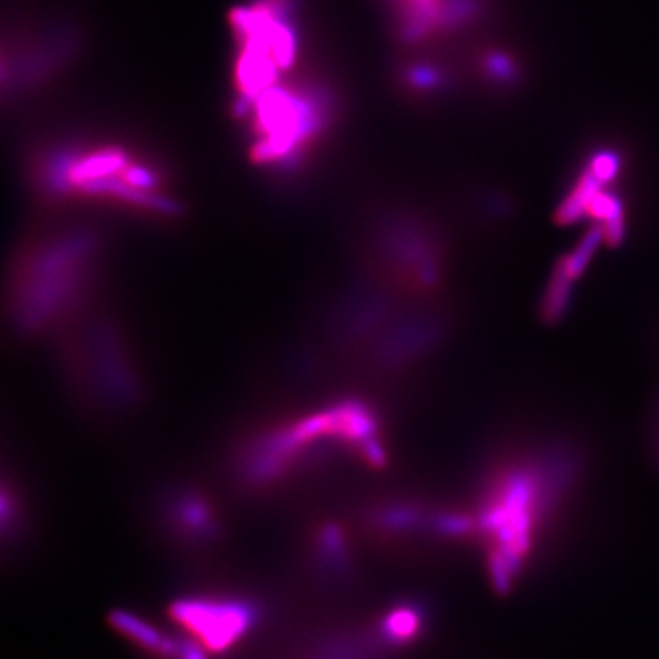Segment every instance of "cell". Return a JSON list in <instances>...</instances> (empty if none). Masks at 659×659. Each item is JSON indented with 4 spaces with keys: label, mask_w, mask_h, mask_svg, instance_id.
Instances as JSON below:
<instances>
[{
    "label": "cell",
    "mask_w": 659,
    "mask_h": 659,
    "mask_svg": "<svg viewBox=\"0 0 659 659\" xmlns=\"http://www.w3.org/2000/svg\"><path fill=\"white\" fill-rule=\"evenodd\" d=\"M171 515L176 528L196 539H209L217 533L215 511L198 495H182L174 500Z\"/></svg>",
    "instance_id": "5"
},
{
    "label": "cell",
    "mask_w": 659,
    "mask_h": 659,
    "mask_svg": "<svg viewBox=\"0 0 659 659\" xmlns=\"http://www.w3.org/2000/svg\"><path fill=\"white\" fill-rule=\"evenodd\" d=\"M412 85L418 88H436L442 85V76L431 66H414L409 72Z\"/></svg>",
    "instance_id": "14"
},
{
    "label": "cell",
    "mask_w": 659,
    "mask_h": 659,
    "mask_svg": "<svg viewBox=\"0 0 659 659\" xmlns=\"http://www.w3.org/2000/svg\"><path fill=\"white\" fill-rule=\"evenodd\" d=\"M603 185L605 184L599 178H595V174L590 169H586L581 174L579 182L573 187L572 193L562 200L561 206L557 209V215H555L557 222L566 226V224H575L581 218L586 217L592 200L601 193Z\"/></svg>",
    "instance_id": "7"
},
{
    "label": "cell",
    "mask_w": 659,
    "mask_h": 659,
    "mask_svg": "<svg viewBox=\"0 0 659 659\" xmlns=\"http://www.w3.org/2000/svg\"><path fill=\"white\" fill-rule=\"evenodd\" d=\"M588 217L599 220V224L605 229V240L608 246H619L627 233V222H625V209L619 200V196L608 191H601L595 196L588 209Z\"/></svg>",
    "instance_id": "6"
},
{
    "label": "cell",
    "mask_w": 659,
    "mask_h": 659,
    "mask_svg": "<svg viewBox=\"0 0 659 659\" xmlns=\"http://www.w3.org/2000/svg\"><path fill=\"white\" fill-rule=\"evenodd\" d=\"M178 654H180V659H206L202 656V652L196 649L195 645H189V643L184 647H180Z\"/></svg>",
    "instance_id": "15"
},
{
    "label": "cell",
    "mask_w": 659,
    "mask_h": 659,
    "mask_svg": "<svg viewBox=\"0 0 659 659\" xmlns=\"http://www.w3.org/2000/svg\"><path fill=\"white\" fill-rule=\"evenodd\" d=\"M572 282L555 268L542 297V319L546 323H559L568 314L572 306Z\"/></svg>",
    "instance_id": "9"
},
{
    "label": "cell",
    "mask_w": 659,
    "mask_h": 659,
    "mask_svg": "<svg viewBox=\"0 0 659 659\" xmlns=\"http://www.w3.org/2000/svg\"><path fill=\"white\" fill-rule=\"evenodd\" d=\"M603 240H605L603 226L597 224V226L590 227L588 233L581 238V242L575 246L572 253L564 255L557 262V270H561L570 281H577L583 275L586 266L590 264V260L594 259L595 251L601 246Z\"/></svg>",
    "instance_id": "8"
},
{
    "label": "cell",
    "mask_w": 659,
    "mask_h": 659,
    "mask_svg": "<svg viewBox=\"0 0 659 659\" xmlns=\"http://www.w3.org/2000/svg\"><path fill=\"white\" fill-rule=\"evenodd\" d=\"M94 248L87 237H66L28 253L15 270L11 312L22 332L35 334L74 314L92 281Z\"/></svg>",
    "instance_id": "1"
},
{
    "label": "cell",
    "mask_w": 659,
    "mask_h": 659,
    "mask_svg": "<svg viewBox=\"0 0 659 659\" xmlns=\"http://www.w3.org/2000/svg\"><path fill=\"white\" fill-rule=\"evenodd\" d=\"M542 476L533 469H515L498 478L482 509V530L495 537L493 573L498 583L508 577L513 566L528 551L531 530L544 508Z\"/></svg>",
    "instance_id": "3"
},
{
    "label": "cell",
    "mask_w": 659,
    "mask_h": 659,
    "mask_svg": "<svg viewBox=\"0 0 659 659\" xmlns=\"http://www.w3.org/2000/svg\"><path fill=\"white\" fill-rule=\"evenodd\" d=\"M619 167H621V160L614 151L597 152L588 165V169L595 174V178H599L603 184H608L616 178Z\"/></svg>",
    "instance_id": "13"
},
{
    "label": "cell",
    "mask_w": 659,
    "mask_h": 659,
    "mask_svg": "<svg viewBox=\"0 0 659 659\" xmlns=\"http://www.w3.org/2000/svg\"><path fill=\"white\" fill-rule=\"evenodd\" d=\"M478 10L476 0H445L440 8V21L443 26H454L467 21Z\"/></svg>",
    "instance_id": "12"
},
{
    "label": "cell",
    "mask_w": 659,
    "mask_h": 659,
    "mask_svg": "<svg viewBox=\"0 0 659 659\" xmlns=\"http://www.w3.org/2000/svg\"><path fill=\"white\" fill-rule=\"evenodd\" d=\"M487 76L495 79L498 83L509 85L519 77V68L515 65V61L509 55L502 54V52H493V54L486 55Z\"/></svg>",
    "instance_id": "11"
},
{
    "label": "cell",
    "mask_w": 659,
    "mask_h": 659,
    "mask_svg": "<svg viewBox=\"0 0 659 659\" xmlns=\"http://www.w3.org/2000/svg\"><path fill=\"white\" fill-rule=\"evenodd\" d=\"M116 627L119 630H123L125 634H129L130 638L134 639L136 643H140L141 647L152 650V652H160V654H165V656L176 652V647H173V643L165 641L163 636H160L156 630L143 625L136 617L119 614L116 617Z\"/></svg>",
    "instance_id": "10"
},
{
    "label": "cell",
    "mask_w": 659,
    "mask_h": 659,
    "mask_svg": "<svg viewBox=\"0 0 659 659\" xmlns=\"http://www.w3.org/2000/svg\"><path fill=\"white\" fill-rule=\"evenodd\" d=\"M378 425V416L363 401H341L257 440L246 454L244 471L249 482H271L301 460L306 449L330 442L354 445L368 464L381 467L385 464V449L379 440Z\"/></svg>",
    "instance_id": "2"
},
{
    "label": "cell",
    "mask_w": 659,
    "mask_h": 659,
    "mask_svg": "<svg viewBox=\"0 0 659 659\" xmlns=\"http://www.w3.org/2000/svg\"><path fill=\"white\" fill-rule=\"evenodd\" d=\"M173 617L207 649L224 650L251 627L253 610L233 599H187L173 606Z\"/></svg>",
    "instance_id": "4"
}]
</instances>
